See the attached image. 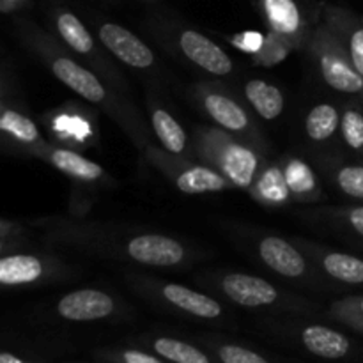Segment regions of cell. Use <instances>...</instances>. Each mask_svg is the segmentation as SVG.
I'll list each match as a JSON object with an SVG mask.
<instances>
[{"label": "cell", "mask_w": 363, "mask_h": 363, "mask_svg": "<svg viewBox=\"0 0 363 363\" xmlns=\"http://www.w3.org/2000/svg\"><path fill=\"white\" fill-rule=\"evenodd\" d=\"M38 50L43 53L45 60L48 62L52 73L62 82L66 87H69L74 94L80 96L91 105L99 106L103 112L108 113L110 117L117 121V124L128 131L131 140L138 145L140 149L149 147L147 133L142 124V119L135 113V110L124 101V98L113 94L108 87L105 85V80L99 78L98 74L92 73L91 69L74 60L73 57L67 55L57 43L50 41V38L39 35L38 39Z\"/></svg>", "instance_id": "obj_1"}, {"label": "cell", "mask_w": 363, "mask_h": 363, "mask_svg": "<svg viewBox=\"0 0 363 363\" xmlns=\"http://www.w3.org/2000/svg\"><path fill=\"white\" fill-rule=\"evenodd\" d=\"M195 156L233 183L250 190L264 167L262 152L241 138L216 128H202L195 140Z\"/></svg>", "instance_id": "obj_2"}, {"label": "cell", "mask_w": 363, "mask_h": 363, "mask_svg": "<svg viewBox=\"0 0 363 363\" xmlns=\"http://www.w3.org/2000/svg\"><path fill=\"white\" fill-rule=\"evenodd\" d=\"M307 50L328 87L342 94H363V77L347 55L339 35L323 20L312 28Z\"/></svg>", "instance_id": "obj_3"}, {"label": "cell", "mask_w": 363, "mask_h": 363, "mask_svg": "<svg viewBox=\"0 0 363 363\" xmlns=\"http://www.w3.org/2000/svg\"><path fill=\"white\" fill-rule=\"evenodd\" d=\"M145 156L184 195L218 194L234 188L225 176L206 163L191 162V158H179L152 145L145 149Z\"/></svg>", "instance_id": "obj_4"}, {"label": "cell", "mask_w": 363, "mask_h": 363, "mask_svg": "<svg viewBox=\"0 0 363 363\" xmlns=\"http://www.w3.org/2000/svg\"><path fill=\"white\" fill-rule=\"evenodd\" d=\"M194 98L197 99V103L204 110L206 116L213 123L218 124L220 130L241 138V140L250 144L252 147H255L264 155V138H262L261 131H259V128L252 121L248 110L238 99H234L227 92L208 84L197 85L194 89Z\"/></svg>", "instance_id": "obj_5"}, {"label": "cell", "mask_w": 363, "mask_h": 363, "mask_svg": "<svg viewBox=\"0 0 363 363\" xmlns=\"http://www.w3.org/2000/svg\"><path fill=\"white\" fill-rule=\"evenodd\" d=\"M257 6L269 34L282 39L291 50L307 48L312 28L298 0H257Z\"/></svg>", "instance_id": "obj_6"}, {"label": "cell", "mask_w": 363, "mask_h": 363, "mask_svg": "<svg viewBox=\"0 0 363 363\" xmlns=\"http://www.w3.org/2000/svg\"><path fill=\"white\" fill-rule=\"evenodd\" d=\"M99 43L126 66L135 69H151L156 64V55L137 34L130 28L113 21H105L98 27Z\"/></svg>", "instance_id": "obj_7"}, {"label": "cell", "mask_w": 363, "mask_h": 363, "mask_svg": "<svg viewBox=\"0 0 363 363\" xmlns=\"http://www.w3.org/2000/svg\"><path fill=\"white\" fill-rule=\"evenodd\" d=\"M124 254L137 264L174 268L184 262L186 248L177 240L163 234H138L128 241Z\"/></svg>", "instance_id": "obj_8"}, {"label": "cell", "mask_w": 363, "mask_h": 363, "mask_svg": "<svg viewBox=\"0 0 363 363\" xmlns=\"http://www.w3.org/2000/svg\"><path fill=\"white\" fill-rule=\"evenodd\" d=\"M53 23H55L59 38L62 39L64 45H66L71 52L77 53L78 57H84V59L91 60L96 66V69H99V73H101L106 80H110V84H112V82L117 84L116 71L110 69L105 57H103L101 53H99V50L96 48L94 35L89 32V28L85 27L84 21H82L77 14H73L71 11H57Z\"/></svg>", "instance_id": "obj_9"}, {"label": "cell", "mask_w": 363, "mask_h": 363, "mask_svg": "<svg viewBox=\"0 0 363 363\" xmlns=\"http://www.w3.org/2000/svg\"><path fill=\"white\" fill-rule=\"evenodd\" d=\"M177 46L179 52L190 60L194 66L215 74V77H227L234 71V62L229 53L220 48L213 39L191 28H181L177 32Z\"/></svg>", "instance_id": "obj_10"}, {"label": "cell", "mask_w": 363, "mask_h": 363, "mask_svg": "<svg viewBox=\"0 0 363 363\" xmlns=\"http://www.w3.org/2000/svg\"><path fill=\"white\" fill-rule=\"evenodd\" d=\"M257 255L266 268L284 279H305L311 273V266L300 248L280 236L262 238L257 243Z\"/></svg>", "instance_id": "obj_11"}, {"label": "cell", "mask_w": 363, "mask_h": 363, "mask_svg": "<svg viewBox=\"0 0 363 363\" xmlns=\"http://www.w3.org/2000/svg\"><path fill=\"white\" fill-rule=\"evenodd\" d=\"M222 293L240 307H272L280 300V291L268 280L247 273H229L220 279Z\"/></svg>", "instance_id": "obj_12"}, {"label": "cell", "mask_w": 363, "mask_h": 363, "mask_svg": "<svg viewBox=\"0 0 363 363\" xmlns=\"http://www.w3.org/2000/svg\"><path fill=\"white\" fill-rule=\"evenodd\" d=\"M116 311V301L110 294L98 289H80L67 293L57 303V312L66 321H99Z\"/></svg>", "instance_id": "obj_13"}, {"label": "cell", "mask_w": 363, "mask_h": 363, "mask_svg": "<svg viewBox=\"0 0 363 363\" xmlns=\"http://www.w3.org/2000/svg\"><path fill=\"white\" fill-rule=\"evenodd\" d=\"M38 156L45 160V162H48L52 167H55L59 172L78 181V183L96 184L106 179L105 170H103L99 163L91 162V160L85 158L84 155L77 152L74 149L60 147V145H52L46 142V145L39 151Z\"/></svg>", "instance_id": "obj_14"}, {"label": "cell", "mask_w": 363, "mask_h": 363, "mask_svg": "<svg viewBox=\"0 0 363 363\" xmlns=\"http://www.w3.org/2000/svg\"><path fill=\"white\" fill-rule=\"evenodd\" d=\"M298 243L330 279L342 284H351V286H360V284H363L362 259L350 254H342V252L318 247V245H312L305 240H298Z\"/></svg>", "instance_id": "obj_15"}, {"label": "cell", "mask_w": 363, "mask_h": 363, "mask_svg": "<svg viewBox=\"0 0 363 363\" xmlns=\"http://www.w3.org/2000/svg\"><path fill=\"white\" fill-rule=\"evenodd\" d=\"M321 14L323 21L339 35L347 55L363 77V23L351 11L339 6H325Z\"/></svg>", "instance_id": "obj_16"}, {"label": "cell", "mask_w": 363, "mask_h": 363, "mask_svg": "<svg viewBox=\"0 0 363 363\" xmlns=\"http://www.w3.org/2000/svg\"><path fill=\"white\" fill-rule=\"evenodd\" d=\"M55 269L52 262L30 254L0 255V286L16 287L35 284Z\"/></svg>", "instance_id": "obj_17"}, {"label": "cell", "mask_w": 363, "mask_h": 363, "mask_svg": "<svg viewBox=\"0 0 363 363\" xmlns=\"http://www.w3.org/2000/svg\"><path fill=\"white\" fill-rule=\"evenodd\" d=\"M160 294L167 303L194 315V318L216 319L223 312L222 305L215 298L190 289L186 286H181V284H163L160 287Z\"/></svg>", "instance_id": "obj_18"}, {"label": "cell", "mask_w": 363, "mask_h": 363, "mask_svg": "<svg viewBox=\"0 0 363 363\" xmlns=\"http://www.w3.org/2000/svg\"><path fill=\"white\" fill-rule=\"evenodd\" d=\"M0 133L35 156L46 145L38 124L14 108H4V112L0 113Z\"/></svg>", "instance_id": "obj_19"}, {"label": "cell", "mask_w": 363, "mask_h": 363, "mask_svg": "<svg viewBox=\"0 0 363 363\" xmlns=\"http://www.w3.org/2000/svg\"><path fill=\"white\" fill-rule=\"evenodd\" d=\"M149 117H151L152 131L162 142L163 149L170 155L179 156V158H190L188 156V137L176 117L169 110L155 105V103L149 105Z\"/></svg>", "instance_id": "obj_20"}, {"label": "cell", "mask_w": 363, "mask_h": 363, "mask_svg": "<svg viewBox=\"0 0 363 363\" xmlns=\"http://www.w3.org/2000/svg\"><path fill=\"white\" fill-rule=\"evenodd\" d=\"M250 194L266 208H282L293 201L284 177L282 163L264 165L250 188Z\"/></svg>", "instance_id": "obj_21"}, {"label": "cell", "mask_w": 363, "mask_h": 363, "mask_svg": "<svg viewBox=\"0 0 363 363\" xmlns=\"http://www.w3.org/2000/svg\"><path fill=\"white\" fill-rule=\"evenodd\" d=\"M282 170L293 201L315 202L323 197L321 186H319L314 170L303 160L291 156L282 163Z\"/></svg>", "instance_id": "obj_22"}, {"label": "cell", "mask_w": 363, "mask_h": 363, "mask_svg": "<svg viewBox=\"0 0 363 363\" xmlns=\"http://www.w3.org/2000/svg\"><path fill=\"white\" fill-rule=\"evenodd\" d=\"M245 98L255 113L264 121H273L282 116L286 98L277 85L261 78H252L245 85Z\"/></svg>", "instance_id": "obj_23"}, {"label": "cell", "mask_w": 363, "mask_h": 363, "mask_svg": "<svg viewBox=\"0 0 363 363\" xmlns=\"http://www.w3.org/2000/svg\"><path fill=\"white\" fill-rule=\"evenodd\" d=\"M301 342L312 354L326 358V360L342 358L350 351V340L342 333L319 325L307 326L301 332Z\"/></svg>", "instance_id": "obj_24"}, {"label": "cell", "mask_w": 363, "mask_h": 363, "mask_svg": "<svg viewBox=\"0 0 363 363\" xmlns=\"http://www.w3.org/2000/svg\"><path fill=\"white\" fill-rule=\"evenodd\" d=\"M340 130V112L335 105L319 103L308 110L305 117V133L311 142H328Z\"/></svg>", "instance_id": "obj_25"}, {"label": "cell", "mask_w": 363, "mask_h": 363, "mask_svg": "<svg viewBox=\"0 0 363 363\" xmlns=\"http://www.w3.org/2000/svg\"><path fill=\"white\" fill-rule=\"evenodd\" d=\"M155 351L160 357L167 358L174 363H209V358L197 350L191 344L183 342V340L170 339V337H162L155 340Z\"/></svg>", "instance_id": "obj_26"}, {"label": "cell", "mask_w": 363, "mask_h": 363, "mask_svg": "<svg viewBox=\"0 0 363 363\" xmlns=\"http://www.w3.org/2000/svg\"><path fill=\"white\" fill-rule=\"evenodd\" d=\"M332 179L344 195L363 201V163H344L335 165Z\"/></svg>", "instance_id": "obj_27"}, {"label": "cell", "mask_w": 363, "mask_h": 363, "mask_svg": "<svg viewBox=\"0 0 363 363\" xmlns=\"http://www.w3.org/2000/svg\"><path fill=\"white\" fill-rule=\"evenodd\" d=\"M340 135L351 151L363 152V108L347 105L340 113Z\"/></svg>", "instance_id": "obj_28"}, {"label": "cell", "mask_w": 363, "mask_h": 363, "mask_svg": "<svg viewBox=\"0 0 363 363\" xmlns=\"http://www.w3.org/2000/svg\"><path fill=\"white\" fill-rule=\"evenodd\" d=\"M291 52V46L286 45L282 39L277 35L268 34L264 38V45L261 46L257 53H254V60L261 66H275V64L282 62Z\"/></svg>", "instance_id": "obj_29"}, {"label": "cell", "mask_w": 363, "mask_h": 363, "mask_svg": "<svg viewBox=\"0 0 363 363\" xmlns=\"http://www.w3.org/2000/svg\"><path fill=\"white\" fill-rule=\"evenodd\" d=\"M332 218L354 233L357 236L363 238V206H354V208L333 209L330 211Z\"/></svg>", "instance_id": "obj_30"}, {"label": "cell", "mask_w": 363, "mask_h": 363, "mask_svg": "<svg viewBox=\"0 0 363 363\" xmlns=\"http://www.w3.org/2000/svg\"><path fill=\"white\" fill-rule=\"evenodd\" d=\"M218 357L223 363H269L261 354L236 346V344H225V346L220 347Z\"/></svg>", "instance_id": "obj_31"}, {"label": "cell", "mask_w": 363, "mask_h": 363, "mask_svg": "<svg viewBox=\"0 0 363 363\" xmlns=\"http://www.w3.org/2000/svg\"><path fill=\"white\" fill-rule=\"evenodd\" d=\"M333 314L351 319V321L363 323V296H353L346 298V300H340L339 303L333 305Z\"/></svg>", "instance_id": "obj_32"}, {"label": "cell", "mask_w": 363, "mask_h": 363, "mask_svg": "<svg viewBox=\"0 0 363 363\" xmlns=\"http://www.w3.org/2000/svg\"><path fill=\"white\" fill-rule=\"evenodd\" d=\"M230 43L248 53H257L259 50H261V46L264 45V38H262L261 34H257V32H247V34L234 35V38L230 39Z\"/></svg>", "instance_id": "obj_33"}, {"label": "cell", "mask_w": 363, "mask_h": 363, "mask_svg": "<svg viewBox=\"0 0 363 363\" xmlns=\"http://www.w3.org/2000/svg\"><path fill=\"white\" fill-rule=\"evenodd\" d=\"M123 362L124 363H163L158 358L151 357L147 353H142V351H124L123 353Z\"/></svg>", "instance_id": "obj_34"}, {"label": "cell", "mask_w": 363, "mask_h": 363, "mask_svg": "<svg viewBox=\"0 0 363 363\" xmlns=\"http://www.w3.org/2000/svg\"><path fill=\"white\" fill-rule=\"evenodd\" d=\"M20 233V227L16 223H11V222H4L0 220V236H13V234Z\"/></svg>", "instance_id": "obj_35"}, {"label": "cell", "mask_w": 363, "mask_h": 363, "mask_svg": "<svg viewBox=\"0 0 363 363\" xmlns=\"http://www.w3.org/2000/svg\"><path fill=\"white\" fill-rule=\"evenodd\" d=\"M0 363H23V362L9 353H0Z\"/></svg>", "instance_id": "obj_36"}, {"label": "cell", "mask_w": 363, "mask_h": 363, "mask_svg": "<svg viewBox=\"0 0 363 363\" xmlns=\"http://www.w3.org/2000/svg\"><path fill=\"white\" fill-rule=\"evenodd\" d=\"M4 238H6V236H0V255H2L4 250H7V247H9V243H7Z\"/></svg>", "instance_id": "obj_37"}, {"label": "cell", "mask_w": 363, "mask_h": 363, "mask_svg": "<svg viewBox=\"0 0 363 363\" xmlns=\"http://www.w3.org/2000/svg\"><path fill=\"white\" fill-rule=\"evenodd\" d=\"M2 2L7 4V6H16V4L25 2V0H2Z\"/></svg>", "instance_id": "obj_38"}, {"label": "cell", "mask_w": 363, "mask_h": 363, "mask_svg": "<svg viewBox=\"0 0 363 363\" xmlns=\"http://www.w3.org/2000/svg\"><path fill=\"white\" fill-rule=\"evenodd\" d=\"M4 112V105H2V99H0V113Z\"/></svg>", "instance_id": "obj_39"}]
</instances>
